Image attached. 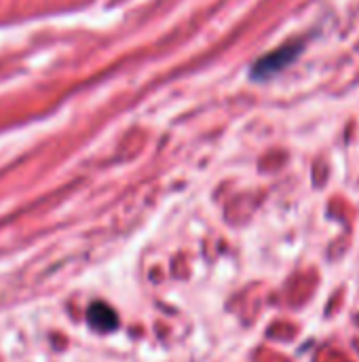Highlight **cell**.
<instances>
[{
	"label": "cell",
	"instance_id": "cell-1",
	"mask_svg": "<svg viewBox=\"0 0 359 362\" xmlns=\"http://www.w3.org/2000/svg\"><path fill=\"white\" fill-rule=\"evenodd\" d=\"M87 318H89V325L95 329V331H112V329H116V325H118V318H116V314L108 308V305H104V303H93L91 308H89V314H87Z\"/></svg>",
	"mask_w": 359,
	"mask_h": 362
},
{
	"label": "cell",
	"instance_id": "cell-2",
	"mask_svg": "<svg viewBox=\"0 0 359 362\" xmlns=\"http://www.w3.org/2000/svg\"><path fill=\"white\" fill-rule=\"evenodd\" d=\"M298 53V47H286V49H279V51H275L273 55H269V57H264L258 66H254L256 70L254 72H258V74H273V72H277V70H281L294 55Z\"/></svg>",
	"mask_w": 359,
	"mask_h": 362
}]
</instances>
